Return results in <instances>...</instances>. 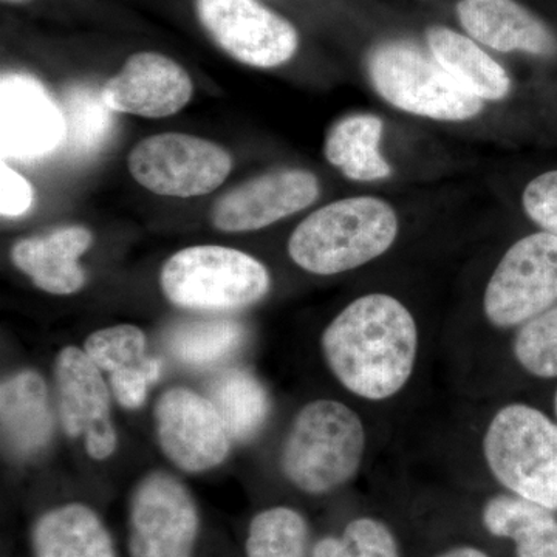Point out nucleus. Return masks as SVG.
I'll use <instances>...</instances> for the list:
<instances>
[{"mask_svg": "<svg viewBox=\"0 0 557 557\" xmlns=\"http://www.w3.org/2000/svg\"><path fill=\"white\" fill-rule=\"evenodd\" d=\"M322 351L348 392L384 401L406 387L416 369L417 322L394 296H361L330 322L322 335Z\"/></svg>", "mask_w": 557, "mask_h": 557, "instance_id": "1", "label": "nucleus"}, {"mask_svg": "<svg viewBox=\"0 0 557 557\" xmlns=\"http://www.w3.org/2000/svg\"><path fill=\"white\" fill-rule=\"evenodd\" d=\"M398 236L394 208L375 197H350L311 212L288 240L300 269L333 276L380 258Z\"/></svg>", "mask_w": 557, "mask_h": 557, "instance_id": "2", "label": "nucleus"}, {"mask_svg": "<svg viewBox=\"0 0 557 557\" xmlns=\"http://www.w3.org/2000/svg\"><path fill=\"white\" fill-rule=\"evenodd\" d=\"M366 453V429L348 406L318 399L300 409L282 450V469L307 494H325L355 478Z\"/></svg>", "mask_w": 557, "mask_h": 557, "instance_id": "3", "label": "nucleus"}, {"mask_svg": "<svg viewBox=\"0 0 557 557\" xmlns=\"http://www.w3.org/2000/svg\"><path fill=\"white\" fill-rule=\"evenodd\" d=\"M483 457L509 493L557 511V423L552 418L522 403L504 406L487 424Z\"/></svg>", "mask_w": 557, "mask_h": 557, "instance_id": "4", "label": "nucleus"}, {"mask_svg": "<svg viewBox=\"0 0 557 557\" xmlns=\"http://www.w3.org/2000/svg\"><path fill=\"white\" fill-rule=\"evenodd\" d=\"M270 273L239 249L199 245L164 263L161 288L175 306L201 311L245 309L270 289Z\"/></svg>", "mask_w": 557, "mask_h": 557, "instance_id": "5", "label": "nucleus"}, {"mask_svg": "<svg viewBox=\"0 0 557 557\" xmlns=\"http://www.w3.org/2000/svg\"><path fill=\"white\" fill-rule=\"evenodd\" d=\"M369 78L381 97L403 112L438 121L474 119L483 101L469 94L434 57L406 40L381 44L370 53Z\"/></svg>", "mask_w": 557, "mask_h": 557, "instance_id": "6", "label": "nucleus"}, {"mask_svg": "<svg viewBox=\"0 0 557 557\" xmlns=\"http://www.w3.org/2000/svg\"><path fill=\"white\" fill-rule=\"evenodd\" d=\"M557 302V237L531 234L516 242L487 281L483 311L497 329L519 327Z\"/></svg>", "mask_w": 557, "mask_h": 557, "instance_id": "7", "label": "nucleus"}, {"mask_svg": "<svg viewBox=\"0 0 557 557\" xmlns=\"http://www.w3.org/2000/svg\"><path fill=\"white\" fill-rule=\"evenodd\" d=\"M127 164L132 177L150 193L189 199L218 189L233 170V157L208 139L159 134L139 141Z\"/></svg>", "mask_w": 557, "mask_h": 557, "instance_id": "8", "label": "nucleus"}, {"mask_svg": "<svg viewBox=\"0 0 557 557\" xmlns=\"http://www.w3.org/2000/svg\"><path fill=\"white\" fill-rule=\"evenodd\" d=\"M199 509L188 491L164 472H152L131 498L127 548L131 557H193Z\"/></svg>", "mask_w": 557, "mask_h": 557, "instance_id": "9", "label": "nucleus"}, {"mask_svg": "<svg viewBox=\"0 0 557 557\" xmlns=\"http://www.w3.org/2000/svg\"><path fill=\"white\" fill-rule=\"evenodd\" d=\"M205 30L234 60L251 67L285 64L298 50V32L258 0H196Z\"/></svg>", "mask_w": 557, "mask_h": 557, "instance_id": "10", "label": "nucleus"}, {"mask_svg": "<svg viewBox=\"0 0 557 557\" xmlns=\"http://www.w3.org/2000/svg\"><path fill=\"white\" fill-rule=\"evenodd\" d=\"M156 420L161 449L183 471H208L228 456L230 434L214 403L189 388L166 392Z\"/></svg>", "mask_w": 557, "mask_h": 557, "instance_id": "11", "label": "nucleus"}, {"mask_svg": "<svg viewBox=\"0 0 557 557\" xmlns=\"http://www.w3.org/2000/svg\"><path fill=\"white\" fill-rule=\"evenodd\" d=\"M319 180L304 170L267 172L220 197L212 225L225 233H248L289 218L318 200Z\"/></svg>", "mask_w": 557, "mask_h": 557, "instance_id": "12", "label": "nucleus"}, {"mask_svg": "<svg viewBox=\"0 0 557 557\" xmlns=\"http://www.w3.org/2000/svg\"><path fill=\"white\" fill-rule=\"evenodd\" d=\"M62 426L72 438L84 437L95 460H104L116 448L110 420L109 391L89 355L78 347H65L54 366Z\"/></svg>", "mask_w": 557, "mask_h": 557, "instance_id": "13", "label": "nucleus"}, {"mask_svg": "<svg viewBox=\"0 0 557 557\" xmlns=\"http://www.w3.org/2000/svg\"><path fill=\"white\" fill-rule=\"evenodd\" d=\"M2 157L35 160L49 156L65 141L64 113L38 79L7 73L0 86Z\"/></svg>", "mask_w": 557, "mask_h": 557, "instance_id": "14", "label": "nucleus"}, {"mask_svg": "<svg viewBox=\"0 0 557 557\" xmlns=\"http://www.w3.org/2000/svg\"><path fill=\"white\" fill-rule=\"evenodd\" d=\"M194 94L193 79L182 65L152 51L132 54L123 69L101 87L112 112L145 119H166L180 112Z\"/></svg>", "mask_w": 557, "mask_h": 557, "instance_id": "15", "label": "nucleus"}, {"mask_svg": "<svg viewBox=\"0 0 557 557\" xmlns=\"http://www.w3.org/2000/svg\"><path fill=\"white\" fill-rule=\"evenodd\" d=\"M457 16L465 30L490 49L536 57L557 53L552 30L516 0H458Z\"/></svg>", "mask_w": 557, "mask_h": 557, "instance_id": "16", "label": "nucleus"}, {"mask_svg": "<svg viewBox=\"0 0 557 557\" xmlns=\"http://www.w3.org/2000/svg\"><path fill=\"white\" fill-rule=\"evenodd\" d=\"M97 368L110 375L113 395L126 409L146 401L150 384L159 380V359L146 357V336L135 325H115L91 333L84 344Z\"/></svg>", "mask_w": 557, "mask_h": 557, "instance_id": "17", "label": "nucleus"}, {"mask_svg": "<svg viewBox=\"0 0 557 557\" xmlns=\"http://www.w3.org/2000/svg\"><path fill=\"white\" fill-rule=\"evenodd\" d=\"M84 226H65L49 236L17 242L11 251L14 265L32 278L36 287L51 295H73L86 284L78 259L91 245Z\"/></svg>", "mask_w": 557, "mask_h": 557, "instance_id": "18", "label": "nucleus"}, {"mask_svg": "<svg viewBox=\"0 0 557 557\" xmlns=\"http://www.w3.org/2000/svg\"><path fill=\"white\" fill-rule=\"evenodd\" d=\"M3 446L16 458H30L49 445L53 420L49 394L38 372L25 370L0 387Z\"/></svg>", "mask_w": 557, "mask_h": 557, "instance_id": "19", "label": "nucleus"}, {"mask_svg": "<svg viewBox=\"0 0 557 557\" xmlns=\"http://www.w3.org/2000/svg\"><path fill=\"white\" fill-rule=\"evenodd\" d=\"M32 547L35 557H116L108 528L83 504L62 505L40 516Z\"/></svg>", "mask_w": 557, "mask_h": 557, "instance_id": "20", "label": "nucleus"}, {"mask_svg": "<svg viewBox=\"0 0 557 557\" xmlns=\"http://www.w3.org/2000/svg\"><path fill=\"white\" fill-rule=\"evenodd\" d=\"M428 46L438 64L479 100L500 101L511 90L507 70L467 36L450 28L432 27L428 30Z\"/></svg>", "mask_w": 557, "mask_h": 557, "instance_id": "21", "label": "nucleus"}, {"mask_svg": "<svg viewBox=\"0 0 557 557\" xmlns=\"http://www.w3.org/2000/svg\"><path fill=\"white\" fill-rule=\"evenodd\" d=\"M482 522L491 536L515 542L518 557H557V519L552 509L500 494L486 502Z\"/></svg>", "mask_w": 557, "mask_h": 557, "instance_id": "22", "label": "nucleus"}, {"mask_svg": "<svg viewBox=\"0 0 557 557\" xmlns=\"http://www.w3.org/2000/svg\"><path fill=\"white\" fill-rule=\"evenodd\" d=\"M383 121L375 115H350L338 121L325 138V159L347 178L376 182L392 174L380 153Z\"/></svg>", "mask_w": 557, "mask_h": 557, "instance_id": "23", "label": "nucleus"}, {"mask_svg": "<svg viewBox=\"0 0 557 557\" xmlns=\"http://www.w3.org/2000/svg\"><path fill=\"white\" fill-rule=\"evenodd\" d=\"M211 399L231 438L249 440L258 434L270 412L269 395L255 376L230 370L214 381Z\"/></svg>", "mask_w": 557, "mask_h": 557, "instance_id": "24", "label": "nucleus"}, {"mask_svg": "<svg viewBox=\"0 0 557 557\" xmlns=\"http://www.w3.org/2000/svg\"><path fill=\"white\" fill-rule=\"evenodd\" d=\"M247 557H309V525L296 509L274 507L249 523Z\"/></svg>", "mask_w": 557, "mask_h": 557, "instance_id": "25", "label": "nucleus"}, {"mask_svg": "<svg viewBox=\"0 0 557 557\" xmlns=\"http://www.w3.org/2000/svg\"><path fill=\"white\" fill-rule=\"evenodd\" d=\"M244 339L237 322L201 321L180 325L170 335L168 346L178 361L189 366H208L228 357Z\"/></svg>", "mask_w": 557, "mask_h": 557, "instance_id": "26", "label": "nucleus"}, {"mask_svg": "<svg viewBox=\"0 0 557 557\" xmlns=\"http://www.w3.org/2000/svg\"><path fill=\"white\" fill-rule=\"evenodd\" d=\"M67 135L65 141L72 152L79 156L97 152L106 145L112 132L110 110L102 101L101 90L72 89L62 101Z\"/></svg>", "mask_w": 557, "mask_h": 557, "instance_id": "27", "label": "nucleus"}, {"mask_svg": "<svg viewBox=\"0 0 557 557\" xmlns=\"http://www.w3.org/2000/svg\"><path fill=\"white\" fill-rule=\"evenodd\" d=\"M512 354L520 368L536 379L557 376V306L519 325Z\"/></svg>", "mask_w": 557, "mask_h": 557, "instance_id": "28", "label": "nucleus"}, {"mask_svg": "<svg viewBox=\"0 0 557 557\" xmlns=\"http://www.w3.org/2000/svg\"><path fill=\"white\" fill-rule=\"evenodd\" d=\"M346 557H401L391 528L379 519L351 520L341 536Z\"/></svg>", "mask_w": 557, "mask_h": 557, "instance_id": "29", "label": "nucleus"}, {"mask_svg": "<svg viewBox=\"0 0 557 557\" xmlns=\"http://www.w3.org/2000/svg\"><path fill=\"white\" fill-rule=\"evenodd\" d=\"M523 209L545 233L557 237V171L545 172L528 183Z\"/></svg>", "mask_w": 557, "mask_h": 557, "instance_id": "30", "label": "nucleus"}, {"mask_svg": "<svg viewBox=\"0 0 557 557\" xmlns=\"http://www.w3.org/2000/svg\"><path fill=\"white\" fill-rule=\"evenodd\" d=\"M35 193L30 183L16 171L11 170L5 161L0 166V212L3 218H20L30 211Z\"/></svg>", "mask_w": 557, "mask_h": 557, "instance_id": "31", "label": "nucleus"}, {"mask_svg": "<svg viewBox=\"0 0 557 557\" xmlns=\"http://www.w3.org/2000/svg\"><path fill=\"white\" fill-rule=\"evenodd\" d=\"M310 557H346L341 537H322L311 548Z\"/></svg>", "mask_w": 557, "mask_h": 557, "instance_id": "32", "label": "nucleus"}, {"mask_svg": "<svg viewBox=\"0 0 557 557\" xmlns=\"http://www.w3.org/2000/svg\"><path fill=\"white\" fill-rule=\"evenodd\" d=\"M437 557H490L486 555L483 549L475 547H468V545H463V547L450 548L448 552L442 553Z\"/></svg>", "mask_w": 557, "mask_h": 557, "instance_id": "33", "label": "nucleus"}, {"mask_svg": "<svg viewBox=\"0 0 557 557\" xmlns=\"http://www.w3.org/2000/svg\"><path fill=\"white\" fill-rule=\"evenodd\" d=\"M555 413H556V420H557V391H556V395H555ZM557 423V421H556Z\"/></svg>", "mask_w": 557, "mask_h": 557, "instance_id": "34", "label": "nucleus"}, {"mask_svg": "<svg viewBox=\"0 0 557 557\" xmlns=\"http://www.w3.org/2000/svg\"><path fill=\"white\" fill-rule=\"evenodd\" d=\"M3 2H14V3H20V2H25V0H3Z\"/></svg>", "mask_w": 557, "mask_h": 557, "instance_id": "35", "label": "nucleus"}]
</instances>
